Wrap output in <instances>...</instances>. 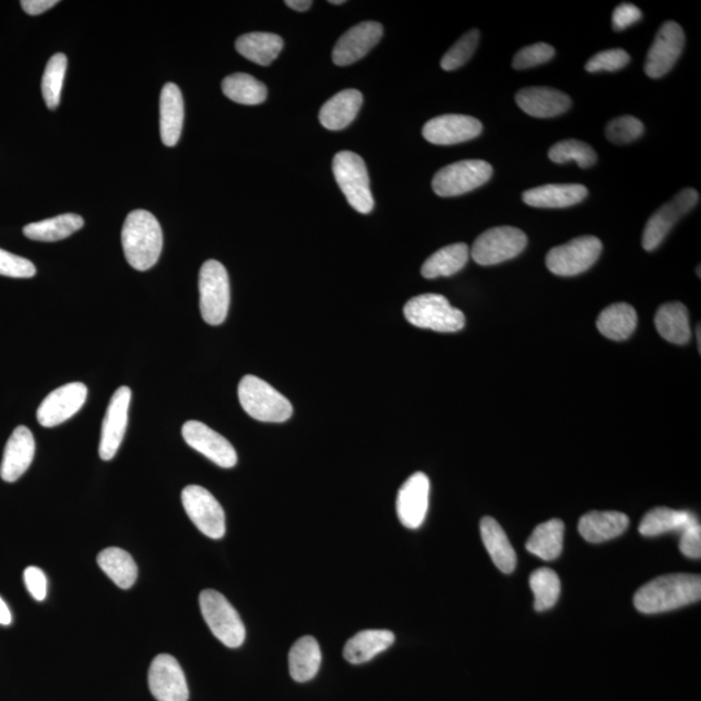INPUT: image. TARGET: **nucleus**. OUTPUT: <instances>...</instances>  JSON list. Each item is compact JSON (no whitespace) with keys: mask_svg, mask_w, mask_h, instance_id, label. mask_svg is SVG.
Returning a JSON list of instances; mask_svg holds the SVG:
<instances>
[{"mask_svg":"<svg viewBox=\"0 0 701 701\" xmlns=\"http://www.w3.org/2000/svg\"><path fill=\"white\" fill-rule=\"evenodd\" d=\"M321 659L320 644L315 638L303 637L296 640L289 653L291 677L300 683L311 681L319 673Z\"/></svg>","mask_w":701,"mask_h":701,"instance_id":"nucleus-31","label":"nucleus"},{"mask_svg":"<svg viewBox=\"0 0 701 701\" xmlns=\"http://www.w3.org/2000/svg\"><path fill=\"white\" fill-rule=\"evenodd\" d=\"M130 400H132V390L123 386L115 391L108 404L99 444V455L104 461L112 460L124 441L126 428H128Z\"/></svg>","mask_w":701,"mask_h":701,"instance_id":"nucleus-14","label":"nucleus"},{"mask_svg":"<svg viewBox=\"0 0 701 701\" xmlns=\"http://www.w3.org/2000/svg\"><path fill=\"white\" fill-rule=\"evenodd\" d=\"M554 56V47L547 45V43H535V45L526 46L518 51L513 58L512 65L515 69L533 68L550 62Z\"/></svg>","mask_w":701,"mask_h":701,"instance_id":"nucleus-44","label":"nucleus"},{"mask_svg":"<svg viewBox=\"0 0 701 701\" xmlns=\"http://www.w3.org/2000/svg\"><path fill=\"white\" fill-rule=\"evenodd\" d=\"M699 198L695 189H685L653 213L643 232L644 250L653 251L659 247L676 222L698 204Z\"/></svg>","mask_w":701,"mask_h":701,"instance_id":"nucleus-12","label":"nucleus"},{"mask_svg":"<svg viewBox=\"0 0 701 701\" xmlns=\"http://www.w3.org/2000/svg\"><path fill=\"white\" fill-rule=\"evenodd\" d=\"M235 49L250 62L268 67L283 49V39L272 33H248L235 42Z\"/></svg>","mask_w":701,"mask_h":701,"instance_id":"nucleus-30","label":"nucleus"},{"mask_svg":"<svg viewBox=\"0 0 701 701\" xmlns=\"http://www.w3.org/2000/svg\"><path fill=\"white\" fill-rule=\"evenodd\" d=\"M24 581L26 589L30 592L37 602H42L47 596V578L45 573L37 566H29L24 572Z\"/></svg>","mask_w":701,"mask_h":701,"instance_id":"nucleus-48","label":"nucleus"},{"mask_svg":"<svg viewBox=\"0 0 701 701\" xmlns=\"http://www.w3.org/2000/svg\"><path fill=\"white\" fill-rule=\"evenodd\" d=\"M528 245V237L513 226H498L482 233L472 247V258L483 267L515 259Z\"/></svg>","mask_w":701,"mask_h":701,"instance_id":"nucleus-10","label":"nucleus"},{"mask_svg":"<svg viewBox=\"0 0 701 701\" xmlns=\"http://www.w3.org/2000/svg\"><path fill=\"white\" fill-rule=\"evenodd\" d=\"M84 226V219L74 213H65L33 224L26 225L23 232L26 238L38 242H58L71 237Z\"/></svg>","mask_w":701,"mask_h":701,"instance_id":"nucleus-34","label":"nucleus"},{"mask_svg":"<svg viewBox=\"0 0 701 701\" xmlns=\"http://www.w3.org/2000/svg\"><path fill=\"white\" fill-rule=\"evenodd\" d=\"M238 398L247 415L261 422H285L293 416L289 399L259 377H243Z\"/></svg>","mask_w":701,"mask_h":701,"instance_id":"nucleus-3","label":"nucleus"},{"mask_svg":"<svg viewBox=\"0 0 701 701\" xmlns=\"http://www.w3.org/2000/svg\"><path fill=\"white\" fill-rule=\"evenodd\" d=\"M530 587L534 592L535 611L543 612L551 609L560 598L561 582L552 569L541 568L530 576Z\"/></svg>","mask_w":701,"mask_h":701,"instance_id":"nucleus-39","label":"nucleus"},{"mask_svg":"<svg viewBox=\"0 0 701 701\" xmlns=\"http://www.w3.org/2000/svg\"><path fill=\"white\" fill-rule=\"evenodd\" d=\"M564 529V522L559 518L538 525L526 543V550L539 559L556 560L563 552Z\"/></svg>","mask_w":701,"mask_h":701,"instance_id":"nucleus-33","label":"nucleus"},{"mask_svg":"<svg viewBox=\"0 0 701 701\" xmlns=\"http://www.w3.org/2000/svg\"><path fill=\"white\" fill-rule=\"evenodd\" d=\"M589 190L578 184H552L535 187L522 194L525 204L535 208H566L585 200Z\"/></svg>","mask_w":701,"mask_h":701,"instance_id":"nucleus-24","label":"nucleus"},{"mask_svg":"<svg viewBox=\"0 0 701 701\" xmlns=\"http://www.w3.org/2000/svg\"><path fill=\"white\" fill-rule=\"evenodd\" d=\"M343 0H330V4H337V6H341L343 4Z\"/></svg>","mask_w":701,"mask_h":701,"instance_id":"nucleus-53","label":"nucleus"},{"mask_svg":"<svg viewBox=\"0 0 701 701\" xmlns=\"http://www.w3.org/2000/svg\"><path fill=\"white\" fill-rule=\"evenodd\" d=\"M11 621L12 616L10 608H8L6 602L0 598V625H10Z\"/></svg>","mask_w":701,"mask_h":701,"instance_id":"nucleus-52","label":"nucleus"},{"mask_svg":"<svg viewBox=\"0 0 701 701\" xmlns=\"http://www.w3.org/2000/svg\"><path fill=\"white\" fill-rule=\"evenodd\" d=\"M640 19H642V11H640L637 6L630 3H622L616 8L615 12H613V29L620 32V30H624L629 28L630 25L638 23Z\"/></svg>","mask_w":701,"mask_h":701,"instance_id":"nucleus-49","label":"nucleus"},{"mask_svg":"<svg viewBox=\"0 0 701 701\" xmlns=\"http://www.w3.org/2000/svg\"><path fill=\"white\" fill-rule=\"evenodd\" d=\"M630 62V55L622 49H613L599 52L590 58L586 63V71L590 73L596 72H615L625 68Z\"/></svg>","mask_w":701,"mask_h":701,"instance_id":"nucleus-45","label":"nucleus"},{"mask_svg":"<svg viewBox=\"0 0 701 701\" xmlns=\"http://www.w3.org/2000/svg\"><path fill=\"white\" fill-rule=\"evenodd\" d=\"M222 93L235 103L256 106L268 97L267 86L246 73H235L222 81Z\"/></svg>","mask_w":701,"mask_h":701,"instance_id":"nucleus-38","label":"nucleus"},{"mask_svg":"<svg viewBox=\"0 0 701 701\" xmlns=\"http://www.w3.org/2000/svg\"><path fill=\"white\" fill-rule=\"evenodd\" d=\"M701 578L695 574H669L652 579L634 596L639 612L655 615L699 602Z\"/></svg>","mask_w":701,"mask_h":701,"instance_id":"nucleus-1","label":"nucleus"},{"mask_svg":"<svg viewBox=\"0 0 701 701\" xmlns=\"http://www.w3.org/2000/svg\"><path fill=\"white\" fill-rule=\"evenodd\" d=\"M37 268L32 261L13 255L0 248V276L12 278H32L36 276Z\"/></svg>","mask_w":701,"mask_h":701,"instance_id":"nucleus-46","label":"nucleus"},{"mask_svg":"<svg viewBox=\"0 0 701 701\" xmlns=\"http://www.w3.org/2000/svg\"><path fill=\"white\" fill-rule=\"evenodd\" d=\"M313 2L311 0H287L286 6L293 8V10L298 12H304L311 8Z\"/></svg>","mask_w":701,"mask_h":701,"instance_id":"nucleus-51","label":"nucleus"},{"mask_svg":"<svg viewBox=\"0 0 701 701\" xmlns=\"http://www.w3.org/2000/svg\"><path fill=\"white\" fill-rule=\"evenodd\" d=\"M635 309L626 303L612 304L604 309L596 321L599 332L612 341H625L637 328Z\"/></svg>","mask_w":701,"mask_h":701,"instance_id":"nucleus-32","label":"nucleus"},{"mask_svg":"<svg viewBox=\"0 0 701 701\" xmlns=\"http://www.w3.org/2000/svg\"><path fill=\"white\" fill-rule=\"evenodd\" d=\"M517 106L538 119L563 115L572 106V99L552 87H525L516 95Z\"/></svg>","mask_w":701,"mask_h":701,"instance_id":"nucleus-22","label":"nucleus"},{"mask_svg":"<svg viewBox=\"0 0 701 701\" xmlns=\"http://www.w3.org/2000/svg\"><path fill=\"white\" fill-rule=\"evenodd\" d=\"M148 687L158 701H187V687L184 670L173 656L161 653L152 661L148 670Z\"/></svg>","mask_w":701,"mask_h":701,"instance_id":"nucleus-13","label":"nucleus"},{"mask_svg":"<svg viewBox=\"0 0 701 701\" xmlns=\"http://www.w3.org/2000/svg\"><path fill=\"white\" fill-rule=\"evenodd\" d=\"M548 158L557 164L576 161L579 168L587 169L596 163L598 155H596L594 148L587 143L577 141V139H566V141L556 143L550 148Z\"/></svg>","mask_w":701,"mask_h":701,"instance_id":"nucleus-41","label":"nucleus"},{"mask_svg":"<svg viewBox=\"0 0 701 701\" xmlns=\"http://www.w3.org/2000/svg\"><path fill=\"white\" fill-rule=\"evenodd\" d=\"M679 548L683 555L690 559H700L701 556V526L698 518L692 520L681 533Z\"/></svg>","mask_w":701,"mask_h":701,"instance_id":"nucleus-47","label":"nucleus"},{"mask_svg":"<svg viewBox=\"0 0 701 701\" xmlns=\"http://www.w3.org/2000/svg\"><path fill=\"white\" fill-rule=\"evenodd\" d=\"M58 3L59 2H56V0H23V2H21V7H23V10L28 13V15L38 16L43 12L51 10V8L55 7Z\"/></svg>","mask_w":701,"mask_h":701,"instance_id":"nucleus-50","label":"nucleus"},{"mask_svg":"<svg viewBox=\"0 0 701 701\" xmlns=\"http://www.w3.org/2000/svg\"><path fill=\"white\" fill-rule=\"evenodd\" d=\"M383 26L376 21H365L354 26L338 39L333 50V62L346 67L359 62L381 41Z\"/></svg>","mask_w":701,"mask_h":701,"instance_id":"nucleus-20","label":"nucleus"},{"mask_svg":"<svg viewBox=\"0 0 701 701\" xmlns=\"http://www.w3.org/2000/svg\"><path fill=\"white\" fill-rule=\"evenodd\" d=\"M643 133L642 121L633 116L617 117L605 128V136L616 145H628V143L637 141Z\"/></svg>","mask_w":701,"mask_h":701,"instance_id":"nucleus-43","label":"nucleus"},{"mask_svg":"<svg viewBox=\"0 0 701 701\" xmlns=\"http://www.w3.org/2000/svg\"><path fill=\"white\" fill-rule=\"evenodd\" d=\"M200 313L210 325H221L228 316L230 282L224 265L208 260L199 273Z\"/></svg>","mask_w":701,"mask_h":701,"instance_id":"nucleus-7","label":"nucleus"},{"mask_svg":"<svg viewBox=\"0 0 701 701\" xmlns=\"http://www.w3.org/2000/svg\"><path fill=\"white\" fill-rule=\"evenodd\" d=\"M361 106L363 94L355 89L341 91L322 106L320 123L329 130H343L356 119Z\"/></svg>","mask_w":701,"mask_h":701,"instance_id":"nucleus-26","label":"nucleus"},{"mask_svg":"<svg viewBox=\"0 0 701 701\" xmlns=\"http://www.w3.org/2000/svg\"><path fill=\"white\" fill-rule=\"evenodd\" d=\"M121 239L130 267L145 272L158 263L163 250V232L152 213L143 210L130 212L124 222Z\"/></svg>","mask_w":701,"mask_h":701,"instance_id":"nucleus-2","label":"nucleus"},{"mask_svg":"<svg viewBox=\"0 0 701 701\" xmlns=\"http://www.w3.org/2000/svg\"><path fill=\"white\" fill-rule=\"evenodd\" d=\"M695 518L694 513L689 511H677L666 507L653 508L640 522L639 533L644 537H657L673 531L681 534Z\"/></svg>","mask_w":701,"mask_h":701,"instance_id":"nucleus-36","label":"nucleus"},{"mask_svg":"<svg viewBox=\"0 0 701 701\" xmlns=\"http://www.w3.org/2000/svg\"><path fill=\"white\" fill-rule=\"evenodd\" d=\"M657 332L674 345H686L691 339L689 311L682 303H668L656 313Z\"/></svg>","mask_w":701,"mask_h":701,"instance_id":"nucleus-29","label":"nucleus"},{"mask_svg":"<svg viewBox=\"0 0 701 701\" xmlns=\"http://www.w3.org/2000/svg\"><path fill=\"white\" fill-rule=\"evenodd\" d=\"M478 42H480V32L477 29H472L467 34L451 47L444 54L441 62V67L444 71H455V69L463 67L465 63L472 58L477 50Z\"/></svg>","mask_w":701,"mask_h":701,"instance_id":"nucleus-42","label":"nucleus"},{"mask_svg":"<svg viewBox=\"0 0 701 701\" xmlns=\"http://www.w3.org/2000/svg\"><path fill=\"white\" fill-rule=\"evenodd\" d=\"M87 387L81 382H72L52 391L43 400L37 411L39 424L54 428L72 419L86 402Z\"/></svg>","mask_w":701,"mask_h":701,"instance_id":"nucleus-16","label":"nucleus"},{"mask_svg":"<svg viewBox=\"0 0 701 701\" xmlns=\"http://www.w3.org/2000/svg\"><path fill=\"white\" fill-rule=\"evenodd\" d=\"M187 516L204 535L221 539L225 535V512L215 496L202 486L185 487L181 495Z\"/></svg>","mask_w":701,"mask_h":701,"instance_id":"nucleus-11","label":"nucleus"},{"mask_svg":"<svg viewBox=\"0 0 701 701\" xmlns=\"http://www.w3.org/2000/svg\"><path fill=\"white\" fill-rule=\"evenodd\" d=\"M430 481L426 474H412L398 492L396 513L408 529H419L424 524L429 508Z\"/></svg>","mask_w":701,"mask_h":701,"instance_id":"nucleus-18","label":"nucleus"},{"mask_svg":"<svg viewBox=\"0 0 701 701\" xmlns=\"http://www.w3.org/2000/svg\"><path fill=\"white\" fill-rule=\"evenodd\" d=\"M67 64V56L55 54L47 63L45 73H43L42 95L50 110H56L59 107Z\"/></svg>","mask_w":701,"mask_h":701,"instance_id":"nucleus-40","label":"nucleus"},{"mask_svg":"<svg viewBox=\"0 0 701 701\" xmlns=\"http://www.w3.org/2000/svg\"><path fill=\"white\" fill-rule=\"evenodd\" d=\"M395 635L390 630H363L346 643L343 656L348 663H368L387 648L393 646Z\"/></svg>","mask_w":701,"mask_h":701,"instance_id":"nucleus-27","label":"nucleus"},{"mask_svg":"<svg viewBox=\"0 0 701 701\" xmlns=\"http://www.w3.org/2000/svg\"><path fill=\"white\" fill-rule=\"evenodd\" d=\"M481 537L496 568L509 574L516 569L517 555L511 542L499 522L492 517H483L481 521Z\"/></svg>","mask_w":701,"mask_h":701,"instance_id":"nucleus-28","label":"nucleus"},{"mask_svg":"<svg viewBox=\"0 0 701 701\" xmlns=\"http://www.w3.org/2000/svg\"><path fill=\"white\" fill-rule=\"evenodd\" d=\"M184 98L176 84L163 87L160 95V136L165 146L173 147L180 141L184 126Z\"/></svg>","mask_w":701,"mask_h":701,"instance_id":"nucleus-23","label":"nucleus"},{"mask_svg":"<svg viewBox=\"0 0 701 701\" xmlns=\"http://www.w3.org/2000/svg\"><path fill=\"white\" fill-rule=\"evenodd\" d=\"M482 129L481 121L472 116L443 115L429 120L422 136L433 145L451 146L477 138Z\"/></svg>","mask_w":701,"mask_h":701,"instance_id":"nucleus-19","label":"nucleus"},{"mask_svg":"<svg viewBox=\"0 0 701 701\" xmlns=\"http://www.w3.org/2000/svg\"><path fill=\"white\" fill-rule=\"evenodd\" d=\"M469 256V247L465 243H455V245L443 247L431 255L422 265V276L429 278V280L454 276L467 265Z\"/></svg>","mask_w":701,"mask_h":701,"instance_id":"nucleus-35","label":"nucleus"},{"mask_svg":"<svg viewBox=\"0 0 701 701\" xmlns=\"http://www.w3.org/2000/svg\"><path fill=\"white\" fill-rule=\"evenodd\" d=\"M696 332H698V345L700 348V343H701V341H700V326H698V330H696Z\"/></svg>","mask_w":701,"mask_h":701,"instance_id":"nucleus-54","label":"nucleus"},{"mask_svg":"<svg viewBox=\"0 0 701 701\" xmlns=\"http://www.w3.org/2000/svg\"><path fill=\"white\" fill-rule=\"evenodd\" d=\"M36 454V441L32 431L26 426H17L8 439L2 465H0V477L6 482H16L29 469Z\"/></svg>","mask_w":701,"mask_h":701,"instance_id":"nucleus-21","label":"nucleus"},{"mask_svg":"<svg viewBox=\"0 0 701 701\" xmlns=\"http://www.w3.org/2000/svg\"><path fill=\"white\" fill-rule=\"evenodd\" d=\"M404 316L417 328L439 333L460 332L465 326L464 313L438 294L415 296L404 306Z\"/></svg>","mask_w":701,"mask_h":701,"instance_id":"nucleus-4","label":"nucleus"},{"mask_svg":"<svg viewBox=\"0 0 701 701\" xmlns=\"http://www.w3.org/2000/svg\"><path fill=\"white\" fill-rule=\"evenodd\" d=\"M200 611L208 628L226 647H241L246 629L241 616L219 591L204 590L199 596Z\"/></svg>","mask_w":701,"mask_h":701,"instance_id":"nucleus-6","label":"nucleus"},{"mask_svg":"<svg viewBox=\"0 0 701 701\" xmlns=\"http://www.w3.org/2000/svg\"><path fill=\"white\" fill-rule=\"evenodd\" d=\"M491 176L492 167L487 161L461 160L437 172L431 185L439 197H459L485 185Z\"/></svg>","mask_w":701,"mask_h":701,"instance_id":"nucleus-8","label":"nucleus"},{"mask_svg":"<svg viewBox=\"0 0 701 701\" xmlns=\"http://www.w3.org/2000/svg\"><path fill=\"white\" fill-rule=\"evenodd\" d=\"M685 47V33L674 21L661 26L650 51L647 54L646 73L648 77L660 78L674 67Z\"/></svg>","mask_w":701,"mask_h":701,"instance_id":"nucleus-17","label":"nucleus"},{"mask_svg":"<svg viewBox=\"0 0 701 701\" xmlns=\"http://www.w3.org/2000/svg\"><path fill=\"white\" fill-rule=\"evenodd\" d=\"M182 437L191 448L219 467L233 468L237 465V451L232 443L203 422L187 421L182 426Z\"/></svg>","mask_w":701,"mask_h":701,"instance_id":"nucleus-15","label":"nucleus"},{"mask_svg":"<svg viewBox=\"0 0 701 701\" xmlns=\"http://www.w3.org/2000/svg\"><path fill=\"white\" fill-rule=\"evenodd\" d=\"M629 524V517L625 513L594 511L579 520L578 531L587 542L602 543L620 537L629 528Z\"/></svg>","mask_w":701,"mask_h":701,"instance_id":"nucleus-25","label":"nucleus"},{"mask_svg":"<svg viewBox=\"0 0 701 701\" xmlns=\"http://www.w3.org/2000/svg\"><path fill=\"white\" fill-rule=\"evenodd\" d=\"M603 245L599 238L583 235L565 245L552 248L547 254L548 271L561 277H573L589 271L602 254Z\"/></svg>","mask_w":701,"mask_h":701,"instance_id":"nucleus-9","label":"nucleus"},{"mask_svg":"<svg viewBox=\"0 0 701 701\" xmlns=\"http://www.w3.org/2000/svg\"><path fill=\"white\" fill-rule=\"evenodd\" d=\"M98 565L120 589L128 590L138 577L136 561L121 548L110 547L98 555Z\"/></svg>","mask_w":701,"mask_h":701,"instance_id":"nucleus-37","label":"nucleus"},{"mask_svg":"<svg viewBox=\"0 0 701 701\" xmlns=\"http://www.w3.org/2000/svg\"><path fill=\"white\" fill-rule=\"evenodd\" d=\"M333 173L348 204L355 211L364 215L373 211L374 199L368 169L359 155L351 151L338 152L333 160Z\"/></svg>","mask_w":701,"mask_h":701,"instance_id":"nucleus-5","label":"nucleus"}]
</instances>
